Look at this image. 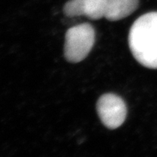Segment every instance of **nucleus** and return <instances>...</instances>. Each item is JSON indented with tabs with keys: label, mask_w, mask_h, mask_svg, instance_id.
<instances>
[{
	"label": "nucleus",
	"mask_w": 157,
	"mask_h": 157,
	"mask_svg": "<svg viewBox=\"0 0 157 157\" xmlns=\"http://www.w3.org/2000/svg\"><path fill=\"white\" fill-rule=\"evenodd\" d=\"M95 32L89 23L71 27L65 35L64 57L69 63H77L83 61L93 48Z\"/></svg>",
	"instance_id": "obj_2"
},
{
	"label": "nucleus",
	"mask_w": 157,
	"mask_h": 157,
	"mask_svg": "<svg viewBox=\"0 0 157 157\" xmlns=\"http://www.w3.org/2000/svg\"><path fill=\"white\" fill-rule=\"evenodd\" d=\"M140 0H106L104 18L118 21L132 15L136 10Z\"/></svg>",
	"instance_id": "obj_5"
},
{
	"label": "nucleus",
	"mask_w": 157,
	"mask_h": 157,
	"mask_svg": "<svg viewBox=\"0 0 157 157\" xmlns=\"http://www.w3.org/2000/svg\"><path fill=\"white\" fill-rule=\"evenodd\" d=\"M96 111L102 124L109 129H116L127 117V106L120 96L112 93L103 95L98 99Z\"/></svg>",
	"instance_id": "obj_3"
},
{
	"label": "nucleus",
	"mask_w": 157,
	"mask_h": 157,
	"mask_svg": "<svg viewBox=\"0 0 157 157\" xmlns=\"http://www.w3.org/2000/svg\"><path fill=\"white\" fill-rule=\"evenodd\" d=\"M106 0H69L63 6V13L68 17L86 16L93 20L104 17Z\"/></svg>",
	"instance_id": "obj_4"
},
{
	"label": "nucleus",
	"mask_w": 157,
	"mask_h": 157,
	"mask_svg": "<svg viewBox=\"0 0 157 157\" xmlns=\"http://www.w3.org/2000/svg\"><path fill=\"white\" fill-rule=\"evenodd\" d=\"M128 44L137 62L147 68L157 69V12L147 13L135 21Z\"/></svg>",
	"instance_id": "obj_1"
}]
</instances>
